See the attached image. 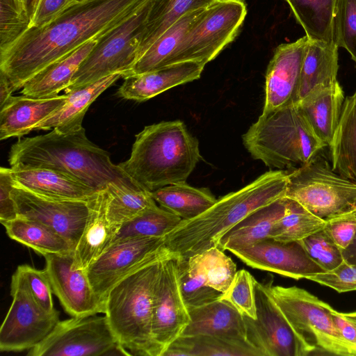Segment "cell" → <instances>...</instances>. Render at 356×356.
I'll use <instances>...</instances> for the list:
<instances>
[{
    "mask_svg": "<svg viewBox=\"0 0 356 356\" xmlns=\"http://www.w3.org/2000/svg\"><path fill=\"white\" fill-rule=\"evenodd\" d=\"M149 0H86L72 6L54 19L27 29L0 50V72L13 92L49 64L86 42L97 40L124 22Z\"/></svg>",
    "mask_w": 356,
    "mask_h": 356,
    "instance_id": "obj_1",
    "label": "cell"
},
{
    "mask_svg": "<svg viewBox=\"0 0 356 356\" xmlns=\"http://www.w3.org/2000/svg\"><path fill=\"white\" fill-rule=\"evenodd\" d=\"M8 163L10 166L22 164L56 170L97 191L105 190L110 183L139 185L112 162L108 152L87 138L83 127L69 132L53 129L45 134L19 138L10 147Z\"/></svg>",
    "mask_w": 356,
    "mask_h": 356,
    "instance_id": "obj_2",
    "label": "cell"
},
{
    "mask_svg": "<svg viewBox=\"0 0 356 356\" xmlns=\"http://www.w3.org/2000/svg\"><path fill=\"white\" fill-rule=\"evenodd\" d=\"M289 170H271L241 189L219 199L199 216L181 220L164 236V246L180 259L211 247L254 211L285 197Z\"/></svg>",
    "mask_w": 356,
    "mask_h": 356,
    "instance_id": "obj_3",
    "label": "cell"
},
{
    "mask_svg": "<svg viewBox=\"0 0 356 356\" xmlns=\"http://www.w3.org/2000/svg\"><path fill=\"white\" fill-rule=\"evenodd\" d=\"M201 159L198 140L177 120L145 126L136 135L129 158L119 165L152 192L186 181Z\"/></svg>",
    "mask_w": 356,
    "mask_h": 356,
    "instance_id": "obj_4",
    "label": "cell"
},
{
    "mask_svg": "<svg viewBox=\"0 0 356 356\" xmlns=\"http://www.w3.org/2000/svg\"><path fill=\"white\" fill-rule=\"evenodd\" d=\"M242 140L254 159L277 170L303 165L327 147L316 136L298 104L261 113Z\"/></svg>",
    "mask_w": 356,
    "mask_h": 356,
    "instance_id": "obj_5",
    "label": "cell"
},
{
    "mask_svg": "<svg viewBox=\"0 0 356 356\" xmlns=\"http://www.w3.org/2000/svg\"><path fill=\"white\" fill-rule=\"evenodd\" d=\"M165 258L127 276L106 297L104 314L120 345L131 354L161 356L152 332V304Z\"/></svg>",
    "mask_w": 356,
    "mask_h": 356,
    "instance_id": "obj_6",
    "label": "cell"
},
{
    "mask_svg": "<svg viewBox=\"0 0 356 356\" xmlns=\"http://www.w3.org/2000/svg\"><path fill=\"white\" fill-rule=\"evenodd\" d=\"M272 277L268 282L270 296L311 353L320 350L337 355H356L355 347L336 328L333 308L330 305L295 286H273Z\"/></svg>",
    "mask_w": 356,
    "mask_h": 356,
    "instance_id": "obj_7",
    "label": "cell"
},
{
    "mask_svg": "<svg viewBox=\"0 0 356 356\" xmlns=\"http://www.w3.org/2000/svg\"><path fill=\"white\" fill-rule=\"evenodd\" d=\"M285 197L326 222L356 210V182L336 172L318 154L289 170Z\"/></svg>",
    "mask_w": 356,
    "mask_h": 356,
    "instance_id": "obj_8",
    "label": "cell"
},
{
    "mask_svg": "<svg viewBox=\"0 0 356 356\" xmlns=\"http://www.w3.org/2000/svg\"><path fill=\"white\" fill-rule=\"evenodd\" d=\"M152 0L97 39L72 79L67 92L114 73L127 72L138 59L144 26Z\"/></svg>",
    "mask_w": 356,
    "mask_h": 356,
    "instance_id": "obj_9",
    "label": "cell"
},
{
    "mask_svg": "<svg viewBox=\"0 0 356 356\" xmlns=\"http://www.w3.org/2000/svg\"><path fill=\"white\" fill-rule=\"evenodd\" d=\"M246 15L243 0H213L194 20L168 65L211 61L234 40Z\"/></svg>",
    "mask_w": 356,
    "mask_h": 356,
    "instance_id": "obj_10",
    "label": "cell"
},
{
    "mask_svg": "<svg viewBox=\"0 0 356 356\" xmlns=\"http://www.w3.org/2000/svg\"><path fill=\"white\" fill-rule=\"evenodd\" d=\"M130 355L121 346L106 316H75L60 321L47 337L29 350V356Z\"/></svg>",
    "mask_w": 356,
    "mask_h": 356,
    "instance_id": "obj_11",
    "label": "cell"
},
{
    "mask_svg": "<svg viewBox=\"0 0 356 356\" xmlns=\"http://www.w3.org/2000/svg\"><path fill=\"white\" fill-rule=\"evenodd\" d=\"M10 295L13 302L0 328V350H29L52 332L60 321L59 312L56 309L52 312L43 309L16 271L12 276Z\"/></svg>",
    "mask_w": 356,
    "mask_h": 356,
    "instance_id": "obj_12",
    "label": "cell"
},
{
    "mask_svg": "<svg viewBox=\"0 0 356 356\" xmlns=\"http://www.w3.org/2000/svg\"><path fill=\"white\" fill-rule=\"evenodd\" d=\"M170 252L164 237H133L114 241L86 270L96 294L103 299L120 280Z\"/></svg>",
    "mask_w": 356,
    "mask_h": 356,
    "instance_id": "obj_13",
    "label": "cell"
},
{
    "mask_svg": "<svg viewBox=\"0 0 356 356\" xmlns=\"http://www.w3.org/2000/svg\"><path fill=\"white\" fill-rule=\"evenodd\" d=\"M255 280L256 318L243 316L247 341L262 356H306L311 351L273 299L268 282Z\"/></svg>",
    "mask_w": 356,
    "mask_h": 356,
    "instance_id": "obj_14",
    "label": "cell"
},
{
    "mask_svg": "<svg viewBox=\"0 0 356 356\" xmlns=\"http://www.w3.org/2000/svg\"><path fill=\"white\" fill-rule=\"evenodd\" d=\"M11 194L18 216L48 226L75 248L89 216L91 199L73 200L50 198L35 194L14 182Z\"/></svg>",
    "mask_w": 356,
    "mask_h": 356,
    "instance_id": "obj_15",
    "label": "cell"
},
{
    "mask_svg": "<svg viewBox=\"0 0 356 356\" xmlns=\"http://www.w3.org/2000/svg\"><path fill=\"white\" fill-rule=\"evenodd\" d=\"M190 321L179 288L177 257L170 253L162 261L152 304V332L161 356Z\"/></svg>",
    "mask_w": 356,
    "mask_h": 356,
    "instance_id": "obj_16",
    "label": "cell"
},
{
    "mask_svg": "<svg viewBox=\"0 0 356 356\" xmlns=\"http://www.w3.org/2000/svg\"><path fill=\"white\" fill-rule=\"evenodd\" d=\"M44 257L53 293L66 313L72 317L104 314L105 300L93 290L86 270L73 267L74 251Z\"/></svg>",
    "mask_w": 356,
    "mask_h": 356,
    "instance_id": "obj_17",
    "label": "cell"
},
{
    "mask_svg": "<svg viewBox=\"0 0 356 356\" xmlns=\"http://www.w3.org/2000/svg\"><path fill=\"white\" fill-rule=\"evenodd\" d=\"M229 251L252 268L295 280L326 272L309 257L299 241L282 242L268 238Z\"/></svg>",
    "mask_w": 356,
    "mask_h": 356,
    "instance_id": "obj_18",
    "label": "cell"
},
{
    "mask_svg": "<svg viewBox=\"0 0 356 356\" xmlns=\"http://www.w3.org/2000/svg\"><path fill=\"white\" fill-rule=\"evenodd\" d=\"M309 38L281 44L275 49L266 74L262 113L296 104L297 93Z\"/></svg>",
    "mask_w": 356,
    "mask_h": 356,
    "instance_id": "obj_19",
    "label": "cell"
},
{
    "mask_svg": "<svg viewBox=\"0 0 356 356\" xmlns=\"http://www.w3.org/2000/svg\"><path fill=\"white\" fill-rule=\"evenodd\" d=\"M67 99L65 92L45 97L11 96L0 106V140L28 134L59 110Z\"/></svg>",
    "mask_w": 356,
    "mask_h": 356,
    "instance_id": "obj_20",
    "label": "cell"
},
{
    "mask_svg": "<svg viewBox=\"0 0 356 356\" xmlns=\"http://www.w3.org/2000/svg\"><path fill=\"white\" fill-rule=\"evenodd\" d=\"M205 64L188 60L124 78L118 94L122 98L144 102L179 85L198 79Z\"/></svg>",
    "mask_w": 356,
    "mask_h": 356,
    "instance_id": "obj_21",
    "label": "cell"
},
{
    "mask_svg": "<svg viewBox=\"0 0 356 356\" xmlns=\"http://www.w3.org/2000/svg\"><path fill=\"white\" fill-rule=\"evenodd\" d=\"M10 172L15 184L35 194L60 200H90L98 192L65 173L15 164Z\"/></svg>",
    "mask_w": 356,
    "mask_h": 356,
    "instance_id": "obj_22",
    "label": "cell"
},
{
    "mask_svg": "<svg viewBox=\"0 0 356 356\" xmlns=\"http://www.w3.org/2000/svg\"><path fill=\"white\" fill-rule=\"evenodd\" d=\"M106 191L90 200V213L82 234L74 250L73 267L86 270L113 243L120 228L112 224L106 213Z\"/></svg>",
    "mask_w": 356,
    "mask_h": 356,
    "instance_id": "obj_23",
    "label": "cell"
},
{
    "mask_svg": "<svg viewBox=\"0 0 356 356\" xmlns=\"http://www.w3.org/2000/svg\"><path fill=\"white\" fill-rule=\"evenodd\" d=\"M189 324L181 336L212 335L232 341H246L243 316L229 302L217 300L188 308Z\"/></svg>",
    "mask_w": 356,
    "mask_h": 356,
    "instance_id": "obj_24",
    "label": "cell"
},
{
    "mask_svg": "<svg viewBox=\"0 0 356 356\" xmlns=\"http://www.w3.org/2000/svg\"><path fill=\"white\" fill-rule=\"evenodd\" d=\"M344 100L343 90L337 81L313 90L297 104L316 136L327 147L338 125Z\"/></svg>",
    "mask_w": 356,
    "mask_h": 356,
    "instance_id": "obj_25",
    "label": "cell"
},
{
    "mask_svg": "<svg viewBox=\"0 0 356 356\" xmlns=\"http://www.w3.org/2000/svg\"><path fill=\"white\" fill-rule=\"evenodd\" d=\"M120 78H122V73H114L95 82L65 92L67 94L65 104L40 122L33 131L56 129L60 132H69L81 128L83 118L91 104Z\"/></svg>",
    "mask_w": 356,
    "mask_h": 356,
    "instance_id": "obj_26",
    "label": "cell"
},
{
    "mask_svg": "<svg viewBox=\"0 0 356 356\" xmlns=\"http://www.w3.org/2000/svg\"><path fill=\"white\" fill-rule=\"evenodd\" d=\"M338 46L334 42L308 40L300 74L296 104L313 90L337 81Z\"/></svg>",
    "mask_w": 356,
    "mask_h": 356,
    "instance_id": "obj_27",
    "label": "cell"
},
{
    "mask_svg": "<svg viewBox=\"0 0 356 356\" xmlns=\"http://www.w3.org/2000/svg\"><path fill=\"white\" fill-rule=\"evenodd\" d=\"M97 41L90 40L45 67L24 83L20 93L33 97H45L58 95L65 90Z\"/></svg>",
    "mask_w": 356,
    "mask_h": 356,
    "instance_id": "obj_28",
    "label": "cell"
},
{
    "mask_svg": "<svg viewBox=\"0 0 356 356\" xmlns=\"http://www.w3.org/2000/svg\"><path fill=\"white\" fill-rule=\"evenodd\" d=\"M286 204L283 197L254 211L227 231L216 247L230 250L268 238L273 225L284 215Z\"/></svg>",
    "mask_w": 356,
    "mask_h": 356,
    "instance_id": "obj_29",
    "label": "cell"
},
{
    "mask_svg": "<svg viewBox=\"0 0 356 356\" xmlns=\"http://www.w3.org/2000/svg\"><path fill=\"white\" fill-rule=\"evenodd\" d=\"M330 147L332 168L356 182V92L345 98Z\"/></svg>",
    "mask_w": 356,
    "mask_h": 356,
    "instance_id": "obj_30",
    "label": "cell"
},
{
    "mask_svg": "<svg viewBox=\"0 0 356 356\" xmlns=\"http://www.w3.org/2000/svg\"><path fill=\"white\" fill-rule=\"evenodd\" d=\"M151 193L160 207L182 220L199 216L217 200L208 188H195L186 181L159 188Z\"/></svg>",
    "mask_w": 356,
    "mask_h": 356,
    "instance_id": "obj_31",
    "label": "cell"
},
{
    "mask_svg": "<svg viewBox=\"0 0 356 356\" xmlns=\"http://www.w3.org/2000/svg\"><path fill=\"white\" fill-rule=\"evenodd\" d=\"M162 356H262L248 341H237L212 335L180 336Z\"/></svg>",
    "mask_w": 356,
    "mask_h": 356,
    "instance_id": "obj_32",
    "label": "cell"
},
{
    "mask_svg": "<svg viewBox=\"0 0 356 356\" xmlns=\"http://www.w3.org/2000/svg\"><path fill=\"white\" fill-rule=\"evenodd\" d=\"M204 8L191 11L176 22L143 53L122 78L168 65L190 26Z\"/></svg>",
    "mask_w": 356,
    "mask_h": 356,
    "instance_id": "obj_33",
    "label": "cell"
},
{
    "mask_svg": "<svg viewBox=\"0 0 356 356\" xmlns=\"http://www.w3.org/2000/svg\"><path fill=\"white\" fill-rule=\"evenodd\" d=\"M2 225L11 239L43 256L67 253L74 250L65 238L38 221L17 216Z\"/></svg>",
    "mask_w": 356,
    "mask_h": 356,
    "instance_id": "obj_34",
    "label": "cell"
},
{
    "mask_svg": "<svg viewBox=\"0 0 356 356\" xmlns=\"http://www.w3.org/2000/svg\"><path fill=\"white\" fill-rule=\"evenodd\" d=\"M213 0H152L145 23L138 59L184 15L207 6ZM137 59V60H138Z\"/></svg>",
    "mask_w": 356,
    "mask_h": 356,
    "instance_id": "obj_35",
    "label": "cell"
},
{
    "mask_svg": "<svg viewBox=\"0 0 356 356\" xmlns=\"http://www.w3.org/2000/svg\"><path fill=\"white\" fill-rule=\"evenodd\" d=\"M105 191L107 218L118 227L156 204L151 192L140 185L110 183Z\"/></svg>",
    "mask_w": 356,
    "mask_h": 356,
    "instance_id": "obj_36",
    "label": "cell"
},
{
    "mask_svg": "<svg viewBox=\"0 0 356 356\" xmlns=\"http://www.w3.org/2000/svg\"><path fill=\"white\" fill-rule=\"evenodd\" d=\"M297 22L310 40L333 41L337 0H286Z\"/></svg>",
    "mask_w": 356,
    "mask_h": 356,
    "instance_id": "obj_37",
    "label": "cell"
},
{
    "mask_svg": "<svg viewBox=\"0 0 356 356\" xmlns=\"http://www.w3.org/2000/svg\"><path fill=\"white\" fill-rule=\"evenodd\" d=\"M325 225V221L297 201L286 197L284 213L273 225L269 238L282 242L298 241Z\"/></svg>",
    "mask_w": 356,
    "mask_h": 356,
    "instance_id": "obj_38",
    "label": "cell"
},
{
    "mask_svg": "<svg viewBox=\"0 0 356 356\" xmlns=\"http://www.w3.org/2000/svg\"><path fill=\"white\" fill-rule=\"evenodd\" d=\"M181 220L177 215L156 204L123 224L114 241L133 237H164Z\"/></svg>",
    "mask_w": 356,
    "mask_h": 356,
    "instance_id": "obj_39",
    "label": "cell"
},
{
    "mask_svg": "<svg viewBox=\"0 0 356 356\" xmlns=\"http://www.w3.org/2000/svg\"><path fill=\"white\" fill-rule=\"evenodd\" d=\"M187 260L201 273L207 286L221 293L228 289L237 272L236 264L216 246Z\"/></svg>",
    "mask_w": 356,
    "mask_h": 356,
    "instance_id": "obj_40",
    "label": "cell"
},
{
    "mask_svg": "<svg viewBox=\"0 0 356 356\" xmlns=\"http://www.w3.org/2000/svg\"><path fill=\"white\" fill-rule=\"evenodd\" d=\"M177 261L179 288L188 309L220 299L222 293L207 286L195 266L178 257Z\"/></svg>",
    "mask_w": 356,
    "mask_h": 356,
    "instance_id": "obj_41",
    "label": "cell"
},
{
    "mask_svg": "<svg viewBox=\"0 0 356 356\" xmlns=\"http://www.w3.org/2000/svg\"><path fill=\"white\" fill-rule=\"evenodd\" d=\"M28 4L20 0H0V50L12 44L30 24Z\"/></svg>",
    "mask_w": 356,
    "mask_h": 356,
    "instance_id": "obj_42",
    "label": "cell"
},
{
    "mask_svg": "<svg viewBox=\"0 0 356 356\" xmlns=\"http://www.w3.org/2000/svg\"><path fill=\"white\" fill-rule=\"evenodd\" d=\"M333 41L346 49L356 63V0H337Z\"/></svg>",
    "mask_w": 356,
    "mask_h": 356,
    "instance_id": "obj_43",
    "label": "cell"
},
{
    "mask_svg": "<svg viewBox=\"0 0 356 356\" xmlns=\"http://www.w3.org/2000/svg\"><path fill=\"white\" fill-rule=\"evenodd\" d=\"M298 241L309 257L325 271L336 268L344 261L342 250L324 229Z\"/></svg>",
    "mask_w": 356,
    "mask_h": 356,
    "instance_id": "obj_44",
    "label": "cell"
},
{
    "mask_svg": "<svg viewBox=\"0 0 356 356\" xmlns=\"http://www.w3.org/2000/svg\"><path fill=\"white\" fill-rule=\"evenodd\" d=\"M255 280L248 270H238L228 289L222 293L220 300L229 302L243 316L255 319Z\"/></svg>",
    "mask_w": 356,
    "mask_h": 356,
    "instance_id": "obj_45",
    "label": "cell"
},
{
    "mask_svg": "<svg viewBox=\"0 0 356 356\" xmlns=\"http://www.w3.org/2000/svg\"><path fill=\"white\" fill-rule=\"evenodd\" d=\"M24 280L35 300L46 311L54 307L52 289L45 270H38L28 264L20 265L15 270Z\"/></svg>",
    "mask_w": 356,
    "mask_h": 356,
    "instance_id": "obj_46",
    "label": "cell"
},
{
    "mask_svg": "<svg viewBox=\"0 0 356 356\" xmlns=\"http://www.w3.org/2000/svg\"><path fill=\"white\" fill-rule=\"evenodd\" d=\"M305 279L330 287L339 293L356 291V266L343 261L332 270L309 275Z\"/></svg>",
    "mask_w": 356,
    "mask_h": 356,
    "instance_id": "obj_47",
    "label": "cell"
},
{
    "mask_svg": "<svg viewBox=\"0 0 356 356\" xmlns=\"http://www.w3.org/2000/svg\"><path fill=\"white\" fill-rule=\"evenodd\" d=\"M77 2L78 0H31L29 6V28L47 24Z\"/></svg>",
    "mask_w": 356,
    "mask_h": 356,
    "instance_id": "obj_48",
    "label": "cell"
},
{
    "mask_svg": "<svg viewBox=\"0 0 356 356\" xmlns=\"http://www.w3.org/2000/svg\"><path fill=\"white\" fill-rule=\"evenodd\" d=\"M323 229L342 250L346 249L356 233V210L326 221Z\"/></svg>",
    "mask_w": 356,
    "mask_h": 356,
    "instance_id": "obj_49",
    "label": "cell"
},
{
    "mask_svg": "<svg viewBox=\"0 0 356 356\" xmlns=\"http://www.w3.org/2000/svg\"><path fill=\"white\" fill-rule=\"evenodd\" d=\"M13 180L10 175V168H0V222H5L16 218L18 215L11 191Z\"/></svg>",
    "mask_w": 356,
    "mask_h": 356,
    "instance_id": "obj_50",
    "label": "cell"
},
{
    "mask_svg": "<svg viewBox=\"0 0 356 356\" xmlns=\"http://www.w3.org/2000/svg\"><path fill=\"white\" fill-rule=\"evenodd\" d=\"M334 325L343 338L356 348V324L334 309L332 311Z\"/></svg>",
    "mask_w": 356,
    "mask_h": 356,
    "instance_id": "obj_51",
    "label": "cell"
},
{
    "mask_svg": "<svg viewBox=\"0 0 356 356\" xmlns=\"http://www.w3.org/2000/svg\"><path fill=\"white\" fill-rule=\"evenodd\" d=\"M13 90L7 77L0 72V106L12 96Z\"/></svg>",
    "mask_w": 356,
    "mask_h": 356,
    "instance_id": "obj_52",
    "label": "cell"
},
{
    "mask_svg": "<svg viewBox=\"0 0 356 356\" xmlns=\"http://www.w3.org/2000/svg\"><path fill=\"white\" fill-rule=\"evenodd\" d=\"M342 254L345 261L356 266V233L351 243L342 250Z\"/></svg>",
    "mask_w": 356,
    "mask_h": 356,
    "instance_id": "obj_53",
    "label": "cell"
},
{
    "mask_svg": "<svg viewBox=\"0 0 356 356\" xmlns=\"http://www.w3.org/2000/svg\"><path fill=\"white\" fill-rule=\"evenodd\" d=\"M341 314L349 321L356 323V312L350 313H341Z\"/></svg>",
    "mask_w": 356,
    "mask_h": 356,
    "instance_id": "obj_54",
    "label": "cell"
},
{
    "mask_svg": "<svg viewBox=\"0 0 356 356\" xmlns=\"http://www.w3.org/2000/svg\"><path fill=\"white\" fill-rule=\"evenodd\" d=\"M20 1H22V2H24V3H25L26 4H28V5L29 6V0H20Z\"/></svg>",
    "mask_w": 356,
    "mask_h": 356,
    "instance_id": "obj_55",
    "label": "cell"
},
{
    "mask_svg": "<svg viewBox=\"0 0 356 356\" xmlns=\"http://www.w3.org/2000/svg\"><path fill=\"white\" fill-rule=\"evenodd\" d=\"M79 1H86V0H78Z\"/></svg>",
    "mask_w": 356,
    "mask_h": 356,
    "instance_id": "obj_56",
    "label": "cell"
},
{
    "mask_svg": "<svg viewBox=\"0 0 356 356\" xmlns=\"http://www.w3.org/2000/svg\"><path fill=\"white\" fill-rule=\"evenodd\" d=\"M356 324V323H355Z\"/></svg>",
    "mask_w": 356,
    "mask_h": 356,
    "instance_id": "obj_57",
    "label": "cell"
}]
</instances>
